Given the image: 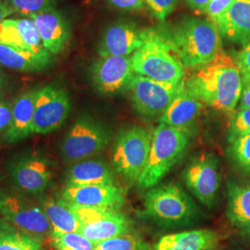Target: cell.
Instances as JSON below:
<instances>
[{
    "label": "cell",
    "mask_w": 250,
    "mask_h": 250,
    "mask_svg": "<svg viewBox=\"0 0 250 250\" xmlns=\"http://www.w3.org/2000/svg\"><path fill=\"white\" fill-rule=\"evenodd\" d=\"M186 85L205 105L232 114L241 98L243 78L235 59L222 50L212 62L198 68Z\"/></svg>",
    "instance_id": "1"
},
{
    "label": "cell",
    "mask_w": 250,
    "mask_h": 250,
    "mask_svg": "<svg viewBox=\"0 0 250 250\" xmlns=\"http://www.w3.org/2000/svg\"><path fill=\"white\" fill-rule=\"evenodd\" d=\"M220 35L214 22L199 18L185 19L167 33L173 51L186 69L201 68L212 62L223 50Z\"/></svg>",
    "instance_id": "2"
},
{
    "label": "cell",
    "mask_w": 250,
    "mask_h": 250,
    "mask_svg": "<svg viewBox=\"0 0 250 250\" xmlns=\"http://www.w3.org/2000/svg\"><path fill=\"white\" fill-rule=\"evenodd\" d=\"M134 73L153 80L180 83L185 77V66L169 42L167 33L147 29L143 45L131 56Z\"/></svg>",
    "instance_id": "3"
},
{
    "label": "cell",
    "mask_w": 250,
    "mask_h": 250,
    "mask_svg": "<svg viewBox=\"0 0 250 250\" xmlns=\"http://www.w3.org/2000/svg\"><path fill=\"white\" fill-rule=\"evenodd\" d=\"M189 143L186 130L161 124L152 134L148 160L137 184L141 188L157 186L185 155Z\"/></svg>",
    "instance_id": "4"
},
{
    "label": "cell",
    "mask_w": 250,
    "mask_h": 250,
    "mask_svg": "<svg viewBox=\"0 0 250 250\" xmlns=\"http://www.w3.org/2000/svg\"><path fill=\"white\" fill-rule=\"evenodd\" d=\"M144 208L147 217L165 225L188 224L197 213L191 198L174 184L150 188L145 196Z\"/></svg>",
    "instance_id": "5"
},
{
    "label": "cell",
    "mask_w": 250,
    "mask_h": 250,
    "mask_svg": "<svg viewBox=\"0 0 250 250\" xmlns=\"http://www.w3.org/2000/svg\"><path fill=\"white\" fill-rule=\"evenodd\" d=\"M152 134L146 129L134 126L122 131L117 136L112 164L117 173L130 182H137L148 160Z\"/></svg>",
    "instance_id": "6"
},
{
    "label": "cell",
    "mask_w": 250,
    "mask_h": 250,
    "mask_svg": "<svg viewBox=\"0 0 250 250\" xmlns=\"http://www.w3.org/2000/svg\"><path fill=\"white\" fill-rule=\"evenodd\" d=\"M0 213L8 224L41 241L53 232L40 204L21 194L0 191Z\"/></svg>",
    "instance_id": "7"
},
{
    "label": "cell",
    "mask_w": 250,
    "mask_h": 250,
    "mask_svg": "<svg viewBox=\"0 0 250 250\" xmlns=\"http://www.w3.org/2000/svg\"><path fill=\"white\" fill-rule=\"evenodd\" d=\"M110 141L107 128L90 116L76 120L61 146L63 160L67 162L87 160L103 151Z\"/></svg>",
    "instance_id": "8"
},
{
    "label": "cell",
    "mask_w": 250,
    "mask_h": 250,
    "mask_svg": "<svg viewBox=\"0 0 250 250\" xmlns=\"http://www.w3.org/2000/svg\"><path fill=\"white\" fill-rule=\"evenodd\" d=\"M186 86V82L170 83L153 80L134 73L126 90L135 110L143 116L161 115Z\"/></svg>",
    "instance_id": "9"
},
{
    "label": "cell",
    "mask_w": 250,
    "mask_h": 250,
    "mask_svg": "<svg viewBox=\"0 0 250 250\" xmlns=\"http://www.w3.org/2000/svg\"><path fill=\"white\" fill-rule=\"evenodd\" d=\"M72 102L69 93L58 84L50 83L38 89L33 134H46L61 128L69 117Z\"/></svg>",
    "instance_id": "10"
},
{
    "label": "cell",
    "mask_w": 250,
    "mask_h": 250,
    "mask_svg": "<svg viewBox=\"0 0 250 250\" xmlns=\"http://www.w3.org/2000/svg\"><path fill=\"white\" fill-rule=\"evenodd\" d=\"M9 171L14 186L31 196L42 195L53 177L51 162L36 153L15 158L9 164Z\"/></svg>",
    "instance_id": "11"
},
{
    "label": "cell",
    "mask_w": 250,
    "mask_h": 250,
    "mask_svg": "<svg viewBox=\"0 0 250 250\" xmlns=\"http://www.w3.org/2000/svg\"><path fill=\"white\" fill-rule=\"evenodd\" d=\"M91 80L94 87L104 96H112L126 90L134 71L131 56L103 57L93 63Z\"/></svg>",
    "instance_id": "12"
},
{
    "label": "cell",
    "mask_w": 250,
    "mask_h": 250,
    "mask_svg": "<svg viewBox=\"0 0 250 250\" xmlns=\"http://www.w3.org/2000/svg\"><path fill=\"white\" fill-rule=\"evenodd\" d=\"M188 189L207 207H210L220 187L218 161L214 156L206 154L188 165L184 173Z\"/></svg>",
    "instance_id": "13"
},
{
    "label": "cell",
    "mask_w": 250,
    "mask_h": 250,
    "mask_svg": "<svg viewBox=\"0 0 250 250\" xmlns=\"http://www.w3.org/2000/svg\"><path fill=\"white\" fill-rule=\"evenodd\" d=\"M60 197L75 205L114 209H120L125 202V192L119 185L64 187Z\"/></svg>",
    "instance_id": "14"
},
{
    "label": "cell",
    "mask_w": 250,
    "mask_h": 250,
    "mask_svg": "<svg viewBox=\"0 0 250 250\" xmlns=\"http://www.w3.org/2000/svg\"><path fill=\"white\" fill-rule=\"evenodd\" d=\"M146 35L147 29L140 30L130 22H117L102 36L98 47L99 56H130L143 45Z\"/></svg>",
    "instance_id": "15"
},
{
    "label": "cell",
    "mask_w": 250,
    "mask_h": 250,
    "mask_svg": "<svg viewBox=\"0 0 250 250\" xmlns=\"http://www.w3.org/2000/svg\"><path fill=\"white\" fill-rule=\"evenodd\" d=\"M38 30L45 49L59 55L64 51L71 40V27L62 14L55 8L29 16Z\"/></svg>",
    "instance_id": "16"
},
{
    "label": "cell",
    "mask_w": 250,
    "mask_h": 250,
    "mask_svg": "<svg viewBox=\"0 0 250 250\" xmlns=\"http://www.w3.org/2000/svg\"><path fill=\"white\" fill-rule=\"evenodd\" d=\"M0 44L36 54L49 53L42 44L34 21L27 17L2 21L0 22Z\"/></svg>",
    "instance_id": "17"
},
{
    "label": "cell",
    "mask_w": 250,
    "mask_h": 250,
    "mask_svg": "<svg viewBox=\"0 0 250 250\" xmlns=\"http://www.w3.org/2000/svg\"><path fill=\"white\" fill-rule=\"evenodd\" d=\"M38 89L35 87L27 90L13 101L11 123L3 134V139L7 143H17L33 134V120Z\"/></svg>",
    "instance_id": "18"
},
{
    "label": "cell",
    "mask_w": 250,
    "mask_h": 250,
    "mask_svg": "<svg viewBox=\"0 0 250 250\" xmlns=\"http://www.w3.org/2000/svg\"><path fill=\"white\" fill-rule=\"evenodd\" d=\"M204 105L186 85L161 114L160 122L187 131L188 126L197 120Z\"/></svg>",
    "instance_id": "19"
},
{
    "label": "cell",
    "mask_w": 250,
    "mask_h": 250,
    "mask_svg": "<svg viewBox=\"0 0 250 250\" xmlns=\"http://www.w3.org/2000/svg\"><path fill=\"white\" fill-rule=\"evenodd\" d=\"M222 236L212 230H193L164 235L153 250H216Z\"/></svg>",
    "instance_id": "20"
},
{
    "label": "cell",
    "mask_w": 250,
    "mask_h": 250,
    "mask_svg": "<svg viewBox=\"0 0 250 250\" xmlns=\"http://www.w3.org/2000/svg\"><path fill=\"white\" fill-rule=\"evenodd\" d=\"M118 185L112 169L104 161L83 160L74 162L65 174V187Z\"/></svg>",
    "instance_id": "21"
},
{
    "label": "cell",
    "mask_w": 250,
    "mask_h": 250,
    "mask_svg": "<svg viewBox=\"0 0 250 250\" xmlns=\"http://www.w3.org/2000/svg\"><path fill=\"white\" fill-rule=\"evenodd\" d=\"M220 34L241 45L250 43V0H234L217 25Z\"/></svg>",
    "instance_id": "22"
},
{
    "label": "cell",
    "mask_w": 250,
    "mask_h": 250,
    "mask_svg": "<svg viewBox=\"0 0 250 250\" xmlns=\"http://www.w3.org/2000/svg\"><path fill=\"white\" fill-rule=\"evenodd\" d=\"M53 55L36 54L0 44V65L23 72H42L53 64Z\"/></svg>",
    "instance_id": "23"
},
{
    "label": "cell",
    "mask_w": 250,
    "mask_h": 250,
    "mask_svg": "<svg viewBox=\"0 0 250 250\" xmlns=\"http://www.w3.org/2000/svg\"><path fill=\"white\" fill-rule=\"evenodd\" d=\"M226 214L234 227L250 236V186L228 183Z\"/></svg>",
    "instance_id": "24"
},
{
    "label": "cell",
    "mask_w": 250,
    "mask_h": 250,
    "mask_svg": "<svg viewBox=\"0 0 250 250\" xmlns=\"http://www.w3.org/2000/svg\"><path fill=\"white\" fill-rule=\"evenodd\" d=\"M131 220L118 210L110 216L81 225L79 232L91 241L98 244L99 242L127 233L131 231Z\"/></svg>",
    "instance_id": "25"
},
{
    "label": "cell",
    "mask_w": 250,
    "mask_h": 250,
    "mask_svg": "<svg viewBox=\"0 0 250 250\" xmlns=\"http://www.w3.org/2000/svg\"><path fill=\"white\" fill-rule=\"evenodd\" d=\"M39 204L51 224L53 232H79L81 223L63 198L45 197L40 199Z\"/></svg>",
    "instance_id": "26"
},
{
    "label": "cell",
    "mask_w": 250,
    "mask_h": 250,
    "mask_svg": "<svg viewBox=\"0 0 250 250\" xmlns=\"http://www.w3.org/2000/svg\"><path fill=\"white\" fill-rule=\"evenodd\" d=\"M0 250H43L42 241L11 224L0 226Z\"/></svg>",
    "instance_id": "27"
},
{
    "label": "cell",
    "mask_w": 250,
    "mask_h": 250,
    "mask_svg": "<svg viewBox=\"0 0 250 250\" xmlns=\"http://www.w3.org/2000/svg\"><path fill=\"white\" fill-rule=\"evenodd\" d=\"M49 238L57 250H94L97 245L79 232H52Z\"/></svg>",
    "instance_id": "28"
},
{
    "label": "cell",
    "mask_w": 250,
    "mask_h": 250,
    "mask_svg": "<svg viewBox=\"0 0 250 250\" xmlns=\"http://www.w3.org/2000/svg\"><path fill=\"white\" fill-rule=\"evenodd\" d=\"M94 250H151L139 236L125 233L113 238L99 242Z\"/></svg>",
    "instance_id": "29"
},
{
    "label": "cell",
    "mask_w": 250,
    "mask_h": 250,
    "mask_svg": "<svg viewBox=\"0 0 250 250\" xmlns=\"http://www.w3.org/2000/svg\"><path fill=\"white\" fill-rule=\"evenodd\" d=\"M59 0H7L6 2L15 12L29 17L33 14L52 9Z\"/></svg>",
    "instance_id": "30"
},
{
    "label": "cell",
    "mask_w": 250,
    "mask_h": 250,
    "mask_svg": "<svg viewBox=\"0 0 250 250\" xmlns=\"http://www.w3.org/2000/svg\"><path fill=\"white\" fill-rule=\"evenodd\" d=\"M230 141L234 161L243 170L250 171V134L238 135Z\"/></svg>",
    "instance_id": "31"
},
{
    "label": "cell",
    "mask_w": 250,
    "mask_h": 250,
    "mask_svg": "<svg viewBox=\"0 0 250 250\" xmlns=\"http://www.w3.org/2000/svg\"><path fill=\"white\" fill-rule=\"evenodd\" d=\"M250 134V107L239 108L231 121L230 140L241 134Z\"/></svg>",
    "instance_id": "32"
},
{
    "label": "cell",
    "mask_w": 250,
    "mask_h": 250,
    "mask_svg": "<svg viewBox=\"0 0 250 250\" xmlns=\"http://www.w3.org/2000/svg\"><path fill=\"white\" fill-rule=\"evenodd\" d=\"M233 1L234 0H210L201 12L206 14L209 21L218 25Z\"/></svg>",
    "instance_id": "33"
},
{
    "label": "cell",
    "mask_w": 250,
    "mask_h": 250,
    "mask_svg": "<svg viewBox=\"0 0 250 250\" xmlns=\"http://www.w3.org/2000/svg\"><path fill=\"white\" fill-rule=\"evenodd\" d=\"M151 9L153 15L161 21L174 10L178 0H144Z\"/></svg>",
    "instance_id": "34"
},
{
    "label": "cell",
    "mask_w": 250,
    "mask_h": 250,
    "mask_svg": "<svg viewBox=\"0 0 250 250\" xmlns=\"http://www.w3.org/2000/svg\"><path fill=\"white\" fill-rule=\"evenodd\" d=\"M12 119V103L0 96V134H5Z\"/></svg>",
    "instance_id": "35"
},
{
    "label": "cell",
    "mask_w": 250,
    "mask_h": 250,
    "mask_svg": "<svg viewBox=\"0 0 250 250\" xmlns=\"http://www.w3.org/2000/svg\"><path fill=\"white\" fill-rule=\"evenodd\" d=\"M241 71L243 82L250 80V43L245 45L235 59Z\"/></svg>",
    "instance_id": "36"
},
{
    "label": "cell",
    "mask_w": 250,
    "mask_h": 250,
    "mask_svg": "<svg viewBox=\"0 0 250 250\" xmlns=\"http://www.w3.org/2000/svg\"><path fill=\"white\" fill-rule=\"evenodd\" d=\"M108 3L117 9L124 10H136L143 7L144 0H107Z\"/></svg>",
    "instance_id": "37"
},
{
    "label": "cell",
    "mask_w": 250,
    "mask_h": 250,
    "mask_svg": "<svg viewBox=\"0 0 250 250\" xmlns=\"http://www.w3.org/2000/svg\"><path fill=\"white\" fill-rule=\"evenodd\" d=\"M250 107V80L243 82V90L239 108H249Z\"/></svg>",
    "instance_id": "38"
},
{
    "label": "cell",
    "mask_w": 250,
    "mask_h": 250,
    "mask_svg": "<svg viewBox=\"0 0 250 250\" xmlns=\"http://www.w3.org/2000/svg\"><path fill=\"white\" fill-rule=\"evenodd\" d=\"M15 11L9 6L7 2L0 0V22L6 19H8L10 15H12Z\"/></svg>",
    "instance_id": "39"
},
{
    "label": "cell",
    "mask_w": 250,
    "mask_h": 250,
    "mask_svg": "<svg viewBox=\"0 0 250 250\" xmlns=\"http://www.w3.org/2000/svg\"><path fill=\"white\" fill-rule=\"evenodd\" d=\"M210 0H187L188 6L193 9L202 10L208 4Z\"/></svg>",
    "instance_id": "40"
},
{
    "label": "cell",
    "mask_w": 250,
    "mask_h": 250,
    "mask_svg": "<svg viewBox=\"0 0 250 250\" xmlns=\"http://www.w3.org/2000/svg\"><path fill=\"white\" fill-rule=\"evenodd\" d=\"M6 86V78L5 76L0 72V91Z\"/></svg>",
    "instance_id": "41"
},
{
    "label": "cell",
    "mask_w": 250,
    "mask_h": 250,
    "mask_svg": "<svg viewBox=\"0 0 250 250\" xmlns=\"http://www.w3.org/2000/svg\"><path fill=\"white\" fill-rule=\"evenodd\" d=\"M2 225V221H1V218H0V226Z\"/></svg>",
    "instance_id": "42"
}]
</instances>
